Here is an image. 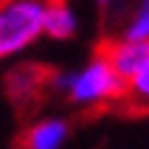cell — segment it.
Segmentation results:
<instances>
[{
    "instance_id": "cell-5",
    "label": "cell",
    "mask_w": 149,
    "mask_h": 149,
    "mask_svg": "<svg viewBox=\"0 0 149 149\" xmlns=\"http://www.w3.org/2000/svg\"><path fill=\"white\" fill-rule=\"evenodd\" d=\"M76 31H79L76 8L68 0H51L45 8V20H42V37L65 42V40H73Z\"/></svg>"
},
{
    "instance_id": "cell-1",
    "label": "cell",
    "mask_w": 149,
    "mask_h": 149,
    "mask_svg": "<svg viewBox=\"0 0 149 149\" xmlns=\"http://www.w3.org/2000/svg\"><path fill=\"white\" fill-rule=\"evenodd\" d=\"M48 84L56 93L68 96L73 107L82 110L104 107V104L124 99V79L113 70V65L101 51L93 54L87 59V65L79 70H59V73L48 76Z\"/></svg>"
},
{
    "instance_id": "cell-2",
    "label": "cell",
    "mask_w": 149,
    "mask_h": 149,
    "mask_svg": "<svg viewBox=\"0 0 149 149\" xmlns=\"http://www.w3.org/2000/svg\"><path fill=\"white\" fill-rule=\"evenodd\" d=\"M51 0H0V59L20 56L42 40Z\"/></svg>"
},
{
    "instance_id": "cell-7",
    "label": "cell",
    "mask_w": 149,
    "mask_h": 149,
    "mask_svg": "<svg viewBox=\"0 0 149 149\" xmlns=\"http://www.w3.org/2000/svg\"><path fill=\"white\" fill-rule=\"evenodd\" d=\"M118 37L121 40H132V42H149V0H138L132 6H127L124 23L118 28Z\"/></svg>"
},
{
    "instance_id": "cell-4",
    "label": "cell",
    "mask_w": 149,
    "mask_h": 149,
    "mask_svg": "<svg viewBox=\"0 0 149 149\" xmlns=\"http://www.w3.org/2000/svg\"><path fill=\"white\" fill-rule=\"evenodd\" d=\"M70 138V124L65 118L48 116L34 121L23 135V149H62Z\"/></svg>"
},
{
    "instance_id": "cell-8",
    "label": "cell",
    "mask_w": 149,
    "mask_h": 149,
    "mask_svg": "<svg viewBox=\"0 0 149 149\" xmlns=\"http://www.w3.org/2000/svg\"><path fill=\"white\" fill-rule=\"evenodd\" d=\"M101 8H107V11H116V8H121V6H127L130 0H96Z\"/></svg>"
},
{
    "instance_id": "cell-6",
    "label": "cell",
    "mask_w": 149,
    "mask_h": 149,
    "mask_svg": "<svg viewBox=\"0 0 149 149\" xmlns=\"http://www.w3.org/2000/svg\"><path fill=\"white\" fill-rule=\"evenodd\" d=\"M45 84H48V73L40 70V68H34V65H20V68H14L8 73V93L20 104L23 101H31Z\"/></svg>"
},
{
    "instance_id": "cell-3",
    "label": "cell",
    "mask_w": 149,
    "mask_h": 149,
    "mask_svg": "<svg viewBox=\"0 0 149 149\" xmlns=\"http://www.w3.org/2000/svg\"><path fill=\"white\" fill-rule=\"evenodd\" d=\"M101 54L107 56V62L113 65V70H116L124 82L138 70V68L149 65V42H132V40L116 37V40H107L104 45H101Z\"/></svg>"
}]
</instances>
